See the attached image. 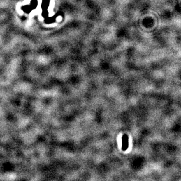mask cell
Segmentation results:
<instances>
[{
  "mask_svg": "<svg viewBox=\"0 0 181 181\" xmlns=\"http://www.w3.org/2000/svg\"><path fill=\"white\" fill-rule=\"evenodd\" d=\"M50 5V0H43L41 8L43 10L42 15L44 18H46L48 16V8Z\"/></svg>",
  "mask_w": 181,
  "mask_h": 181,
  "instance_id": "6da1fadb",
  "label": "cell"
},
{
  "mask_svg": "<svg viewBox=\"0 0 181 181\" xmlns=\"http://www.w3.org/2000/svg\"><path fill=\"white\" fill-rule=\"evenodd\" d=\"M21 10L24 12H25L27 14H29L34 10V8H32V7L31 5H26V6H22L21 7Z\"/></svg>",
  "mask_w": 181,
  "mask_h": 181,
  "instance_id": "7a4b0ae2",
  "label": "cell"
}]
</instances>
